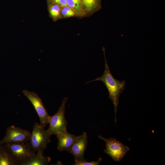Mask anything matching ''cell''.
<instances>
[{
	"label": "cell",
	"instance_id": "8fae6325",
	"mask_svg": "<svg viewBox=\"0 0 165 165\" xmlns=\"http://www.w3.org/2000/svg\"><path fill=\"white\" fill-rule=\"evenodd\" d=\"M0 165H16L15 161L3 145H0Z\"/></svg>",
	"mask_w": 165,
	"mask_h": 165
},
{
	"label": "cell",
	"instance_id": "52a82bcc",
	"mask_svg": "<svg viewBox=\"0 0 165 165\" xmlns=\"http://www.w3.org/2000/svg\"><path fill=\"white\" fill-rule=\"evenodd\" d=\"M31 132L12 125L7 128L6 135L0 141V145L6 142L22 143L29 142Z\"/></svg>",
	"mask_w": 165,
	"mask_h": 165
},
{
	"label": "cell",
	"instance_id": "9a60e30c",
	"mask_svg": "<svg viewBox=\"0 0 165 165\" xmlns=\"http://www.w3.org/2000/svg\"><path fill=\"white\" fill-rule=\"evenodd\" d=\"M61 15L64 17H68L74 16L76 13L72 9L68 6L62 7Z\"/></svg>",
	"mask_w": 165,
	"mask_h": 165
},
{
	"label": "cell",
	"instance_id": "8992f818",
	"mask_svg": "<svg viewBox=\"0 0 165 165\" xmlns=\"http://www.w3.org/2000/svg\"><path fill=\"white\" fill-rule=\"evenodd\" d=\"M22 91L34 107L39 117L41 125L45 128L49 123L51 116L49 115L41 99L34 92L25 90Z\"/></svg>",
	"mask_w": 165,
	"mask_h": 165
},
{
	"label": "cell",
	"instance_id": "7a4b0ae2",
	"mask_svg": "<svg viewBox=\"0 0 165 165\" xmlns=\"http://www.w3.org/2000/svg\"><path fill=\"white\" fill-rule=\"evenodd\" d=\"M3 145L15 161L16 165H22L35 154L28 142H6Z\"/></svg>",
	"mask_w": 165,
	"mask_h": 165
},
{
	"label": "cell",
	"instance_id": "7c38bea8",
	"mask_svg": "<svg viewBox=\"0 0 165 165\" xmlns=\"http://www.w3.org/2000/svg\"><path fill=\"white\" fill-rule=\"evenodd\" d=\"M100 0H81L84 11L91 12L98 9L100 7Z\"/></svg>",
	"mask_w": 165,
	"mask_h": 165
},
{
	"label": "cell",
	"instance_id": "2e32d148",
	"mask_svg": "<svg viewBox=\"0 0 165 165\" xmlns=\"http://www.w3.org/2000/svg\"><path fill=\"white\" fill-rule=\"evenodd\" d=\"M102 160L101 158H99L97 161H92L91 162H88L86 160L82 161H75V163L73 164L74 165H98Z\"/></svg>",
	"mask_w": 165,
	"mask_h": 165
},
{
	"label": "cell",
	"instance_id": "9c48e42d",
	"mask_svg": "<svg viewBox=\"0 0 165 165\" xmlns=\"http://www.w3.org/2000/svg\"><path fill=\"white\" fill-rule=\"evenodd\" d=\"M58 140L57 149L60 151L67 150L72 146L78 136L67 131L56 136Z\"/></svg>",
	"mask_w": 165,
	"mask_h": 165
},
{
	"label": "cell",
	"instance_id": "e0dca14e",
	"mask_svg": "<svg viewBox=\"0 0 165 165\" xmlns=\"http://www.w3.org/2000/svg\"><path fill=\"white\" fill-rule=\"evenodd\" d=\"M49 3L57 4L61 7L67 6L65 0H48Z\"/></svg>",
	"mask_w": 165,
	"mask_h": 165
},
{
	"label": "cell",
	"instance_id": "4fadbf2b",
	"mask_svg": "<svg viewBox=\"0 0 165 165\" xmlns=\"http://www.w3.org/2000/svg\"><path fill=\"white\" fill-rule=\"evenodd\" d=\"M61 7L59 5L49 3L48 10L50 16L54 21L60 18L61 16Z\"/></svg>",
	"mask_w": 165,
	"mask_h": 165
},
{
	"label": "cell",
	"instance_id": "6da1fadb",
	"mask_svg": "<svg viewBox=\"0 0 165 165\" xmlns=\"http://www.w3.org/2000/svg\"><path fill=\"white\" fill-rule=\"evenodd\" d=\"M105 58V68L103 75L95 79L89 81H100L105 84L108 92L109 97L112 101L114 108L115 123L116 122V113L119 103V98L121 93L124 90L126 82L124 80L120 81L116 79L112 75L106 58L105 50H104Z\"/></svg>",
	"mask_w": 165,
	"mask_h": 165
},
{
	"label": "cell",
	"instance_id": "ba28073f",
	"mask_svg": "<svg viewBox=\"0 0 165 165\" xmlns=\"http://www.w3.org/2000/svg\"><path fill=\"white\" fill-rule=\"evenodd\" d=\"M87 145V136L86 132L78 136L71 147L67 150L74 157L75 161H82L85 160L84 152Z\"/></svg>",
	"mask_w": 165,
	"mask_h": 165
},
{
	"label": "cell",
	"instance_id": "277c9868",
	"mask_svg": "<svg viewBox=\"0 0 165 165\" xmlns=\"http://www.w3.org/2000/svg\"><path fill=\"white\" fill-rule=\"evenodd\" d=\"M68 98L64 97L57 112L50 118L47 130L56 136L67 131V123L65 117V107Z\"/></svg>",
	"mask_w": 165,
	"mask_h": 165
},
{
	"label": "cell",
	"instance_id": "30bf717a",
	"mask_svg": "<svg viewBox=\"0 0 165 165\" xmlns=\"http://www.w3.org/2000/svg\"><path fill=\"white\" fill-rule=\"evenodd\" d=\"M51 161V158L45 156L43 152H38L34 156L24 162L22 165H48Z\"/></svg>",
	"mask_w": 165,
	"mask_h": 165
},
{
	"label": "cell",
	"instance_id": "3957f363",
	"mask_svg": "<svg viewBox=\"0 0 165 165\" xmlns=\"http://www.w3.org/2000/svg\"><path fill=\"white\" fill-rule=\"evenodd\" d=\"M52 135L38 123L33 127L29 140V143L35 152H43L48 144L50 142Z\"/></svg>",
	"mask_w": 165,
	"mask_h": 165
},
{
	"label": "cell",
	"instance_id": "5bb4252c",
	"mask_svg": "<svg viewBox=\"0 0 165 165\" xmlns=\"http://www.w3.org/2000/svg\"><path fill=\"white\" fill-rule=\"evenodd\" d=\"M67 5L73 9L76 13L83 14L84 11L81 0H65Z\"/></svg>",
	"mask_w": 165,
	"mask_h": 165
},
{
	"label": "cell",
	"instance_id": "5b68a950",
	"mask_svg": "<svg viewBox=\"0 0 165 165\" xmlns=\"http://www.w3.org/2000/svg\"><path fill=\"white\" fill-rule=\"evenodd\" d=\"M98 138L106 143V148L104 152L109 155L114 161H120L130 150L129 147L115 138H105L101 135Z\"/></svg>",
	"mask_w": 165,
	"mask_h": 165
}]
</instances>
